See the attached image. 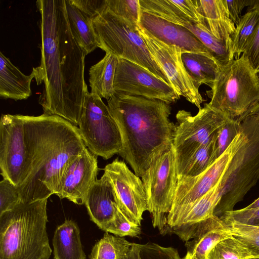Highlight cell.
<instances>
[{
    "mask_svg": "<svg viewBox=\"0 0 259 259\" xmlns=\"http://www.w3.org/2000/svg\"><path fill=\"white\" fill-rule=\"evenodd\" d=\"M184 27L199 40L222 66L234 59L231 53V46L214 36L203 25L190 24Z\"/></svg>",
    "mask_w": 259,
    "mask_h": 259,
    "instance_id": "cell-29",
    "label": "cell"
},
{
    "mask_svg": "<svg viewBox=\"0 0 259 259\" xmlns=\"http://www.w3.org/2000/svg\"><path fill=\"white\" fill-rule=\"evenodd\" d=\"M217 132L210 141L202 145L192 156L188 163L183 176L196 177L202 173L211 165V159Z\"/></svg>",
    "mask_w": 259,
    "mask_h": 259,
    "instance_id": "cell-34",
    "label": "cell"
},
{
    "mask_svg": "<svg viewBox=\"0 0 259 259\" xmlns=\"http://www.w3.org/2000/svg\"><path fill=\"white\" fill-rule=\"evenodd\" d=\"M20 201L17 187L3 179L0 182V214L12 209Z\"/></svg>",
    "mask_w": 259,
    "mask_h": 259,
    "instance_id": "cell-38",
    "label": "cell"
},
{
    "mask_svg": "<svg viewBox=\"0 0 259 259\" xmlns=\"http://www.w3.org/2000/svg\"><path fill=\"white\" fill-rule=\"evenodd\" d=\"M115 215L113 220L102 230L112 233L117 236L139 237L141 234L140 226L130 220L114 203Z\"/></svg>",
    "mask_w": 259,
    "mask_h": 259,
    "instance_id": "cell-37",
    "label": "cell"
},
{
    "mask_svg": "<svg viewBox=\"0 0 259 259\" xmlns=\"http://www.w3.org/2000/svg\"><path fill=\"white\" fill-rule=\"evenodd\" d=\"M81 12L94 20L106 8V0H69Z\"/></svg>",
    "mask_w": 259,
    "mask_h": 259,
    "instance_id": "cell-40",
    "label": "cell"
},
{
    "mask_svg": "<svg viewBox=\"0 0 259 259\" xmlns=\"http://www.w3.org/2000/svg\"><path fill=\"white\" fill-rule=\"evenodd\" d=\"M97 157L86 147L71 158L64 169L56 195L76 204H84L88 191L97 180Z\"/></svg>",
    "mask_w": 259,
    "mask_h": 259,
    "instance_id": "cell-16",
    "label": "cell"
},
{
    "mask_svg": "<svg viewBox=\"0 0 259 259\" xmlns=\"http://www.w3.org/2000/svg\"><path fill=\"white\" fill-rule=\"evenodd\" d=\"M77 127L86 147L97 156L108 159L121 152L118 125L98 95L87 93Z\"/></svg>",
    "mask_w": 259,
    "mask_h": 259,
    "instance_id": "cell-11",
    "label": "cell"
},
{
    "mask_svg": "<svg viewBox=\"0 0 259 259\" xmlns=\"http://www.w3.org/2000/svg\"><path fill=\"white\" fill-rule=\"evenodd\" d=\"M118 58L106 53L102 59L91 67L89 71L91 93L106 100L115 93L114 80Z\"/></svg>",
    "mask_w": 259,
    "mask_h": 259,
    "instance_id": "cell-24",
    "label": "cell"
},
{
    "mask_svg": "<svg viewBox=\"0 0 259 259\" xmlns=\"http://www.w3.org/2000/svg\"><path fill=\"white\" fill-rule=\"evenodd\" d=\"M173 146L178 176H183L190 160L197 150L207 143L216 132L230 119L208 103L192 116L190 112L179 110Z\"/></svg>",
    "mask_w": 259,
    "mask_h": 259,
    "instance_id": "cell-10",
    "label": "cell"
},
{
    "mask_svg": "<svg viewBox=\"0 0 259 259\" xmlns=\"http://www.w3.org/2000/svg\"><path fill=\"white\" fill-rule=\"evenodd\" d=\"M115 202L111 184L107 176L103 174L88 191L84 204L90 220L102 230L114 218Z\"/></svg>",
    "mask_w": 259,
    "mask_h": 259,
    "instance_id": "cell-20",
    "label": "cell"
},
{
    "mask_svg": "<svg viewBox=\"0 0 259 259\" xmlns=\"http://www.w3.org/2000/svg\"><path fill=\"white\" fill-rule=\"evenodd\" d=\"M65 5L68 22L74 37L88 55L99 47L92 20L71 4L69 0H65Z\"/></svg>",
    "mask_w": 259,
    "mask_h": 259,
    "instance_id": "cell-26",
    "label": "cell"
},
{
    "mask_svg": "<svg viewBox=\"0 0 259 259\" xmlns=\"http://www.w3.org/2000/svg\"><path fill=\"white\" fill-rule=\"evenodd\" d=\"M197 1L202 24L216 38L231 46L236 26L230 18L227 0Z\"/></svg>",
    "mask_w": 259,
    "mask_h": 259,
    "instance_id": "cell-21",
    "label": "cell"
},
{
    "mask_svg": "<svg viewBox=\"0 0 259 259\" xmlns=\"http://www.w3.org/2000/svg\"><path fill=\"white\" fill-rule=\"evenodd\" d=\"M107 101L121 137L118 155L142 177L155 155L173 142L177 125L169 118L170 104L116 93Z\"/></svg>",
    "mask_w": 259,
    "mask_h": 259,
    "instance_id": "cell-3",
    "label": "cell"
},
{
    "mask_svg": "<svg viewBox=\"0 0 259 259\" xmlns=\"http://www.w3.org/2000/svg\"><path fill=\"white\" fill-rule=\"evenodd\" d=\"M106 9L138 27L141 10L139 0H106Z\"/></svg>",
    "mask_w": 259,
    "mask_h": 259,
    "instance_id": "cell-35",
    "label": "cell"
},
{
    "mask_svg": "<svg viewBox=\"0 0 259 259\" xmlns=\"http://www.w3.org/2000/svg\"><path fill=\"white\" fill-rule=\"evenodd\" d=\"M185 241L187 252L199 259H206L208 252L220 241L232 235L224 221L213 215L197 223L171 229Z\"/></svg>",
    "mask_w": 259,
    "mask_h": 259,
    "instance_id": "cell-17",
    "label": "cell"
},
{
    "mask_svg": "<svg viewBox=\"0 0 259 259\" xmlns=\"http://www.w3.org/2000/svg\"><path fill=\"white\" fill-rule=\"evenodd\" d=\"M257 73V74H258V76H259V73Z\"/></svg>",
    "mask_w": 259,
    "mask_h": 259,
    "instance_id": "cell-48",
    "label": "cell"
},
{
    "mask_svg": "<svg viewBox=\"0 0 259 259\" xmlns=\"http://www.w3.org/2000/svg\"><path fill=\"white\" fill-rule=\"evenodd\" d=\"M22 117L32 170L17 188L21 201L30 203L56 194L67 162L86 146L78 127L59 116Z\"/></svg>",
    "mask_w": 259,
    "mask_h": 259,
    "instance_id": "cell-2",
    "label": "cell"
},
{
    "mask_svg": "<svg viewBox=\"0 0 259 259\" xmlns=\"http://www.w3.org/2000/svg\"><path fill=\"white\" fill-rule=\"evenodd\" d=\"M124 259H182L177 249L154 243L144 244L132 243Z\"/></svg>",
    "mask_w": 259,
    "mask_h": 259,
    "instance_id": "cell-32",
    "label": "cell"
},
{
    "mask_svg": "<svg viewBox=\"0 0 259 259\" xmlns=\"http://www.w3.org/2000/svg\"><path fill=\"white\" fill-rule=\"evenodd\" d=\"M41 60L33 68L44 89L39 102L44 114L57 115L77 126L89 92L84 77L85 51L72 33L65 0H38Z\"/></svg>",
    "mask_w": 259,
    "mask_h": 259,
    "instance_id": "cell-1",
    "label": "cell"
},
{
    "mask_svg": "<svg viewBox=\"0 0 259 259\" xmlns=\"http://www.w3.org/2000/svg\"><path fill=\"white\" fill-rule=\"evenodd\" d=\"M138 30L152 57L164 72L176 93L201 109L204 100L184 66L182 50L160 41L139 25Z\"/></svg>",
    "mask_w": 259,
    "mask_h": 259,
    "instance_id": "cell-13",
    "label": "cell"
},
{
    "mask_svg": "<svg viewBox=\"0 0 259 259\" xmlns=\"http://www.w3.org/2000/svg\"><path fill=\"white\" fill-rule=\"evenodd\" d=\"M54 259H87L77 224L66 220L55 231L52 240Z\"/></svg>",
    "mask_w": 259,
    "mask_h": 259,
    "instance_id": "cell-23",
    "label": "cell"
},
{
    "mask_svg": "<svg viewBox=\"0 0 259 259\" xmlns=\"http://www.w3.org/2000/svg\"><path fill=\"white\" fill-rule=\"evenodd\" d=\"M249 115L253 116L259 123V103L252 110Z\"/></svg>",
    "mask_w": 259,
    "mask_h": 259,
    "instance_id": "cell-43",
    "label": "cell"
},
{
    "mask_svg": "<svg viewBox=\"0 0 259 259\" xmlns=\"http://www.w3.org/2000/svg\"><path fill=\"white\" fill-rule=\"evenodd\" d=\"M47 201H20L0 214V259H50Z\"/></svg>",
    "mask_w": 259,
    "mask_h": 259,
    "instance_id": "cell-4",
    "label": "cell"
},
{
    "mask_svg": "<svg viewBox=\"0 0 259 259\" xmlns=\"http://www.w3.org/2000/svg\"><path fill=\"white\" fill-rule=\"evenodd\" d=\"M242 131L241 122L229 119L217 132L211 164H213L227 150Z\"/></svg>",
    "mask_w": 259,
    "mask_h": 259,
    "instance_id": "cell-36",
    "label": "cell"
},
{
    "mask_svg": "<svg viewBox=\"0 0 259 259\" xmlns=\"http://www.w3.org/2000/svg\"><path fill=\"white\" fill-rule=\"evenodd\" d=\"M182 259H199L195 257L194 255L191 254V253L187 252L186 254L184 257L182 258Z\"/></svg>",
    "mask_w": 259,
    "mask_h": 259,
    "instance_id": "cell-45",
    "label": "cell"
},
{
    "mask_svg": "<svg viewBox=\"0 0 259 259\" xmlns=\"http://www.w3.org/2000/svg\"><path fill=\"white\" fill-rule=\"evenodd\" d=\"M172 143L165 145L155 155L141 177L153 226L164 235L169 231L166 214L170 209L178 185Z\"/></svg>",
    "mask_w": 259,
    "mask_h": 259,
    "instance_id": "cell-8",
    "label": "cell"
},
{
    "mask_svg": "<svg viewBox=\"0 0 259 259\" xmlns=\"http://www.w3.org/2000/svg\"><path fill=\"white\" fill-rule=\"evenodd\" d=\"M139 25L151 35L185 52L200 53L213 58L207 48L188 29L141 11Z\"/></svg>",
    "mask_w": 259,
    "mask_h": 259,
    "instance_id": "cell-18",
    "label": "cell"
},
{
    "mask_svg": "<svg viewBox=\"0 0 259 259\" xmlns=\"http://www.w3.org/2000/svg\"><path fill=\"white\" fill-rule=\"evenodd\" d=\"M247 259H259V256H258V257H250V258H247Z\"/></svg>",
    "mask_w": 259,
    "mask_h": 259,
    "instance_id": "cell-46",
    "label": "cell"
},
{
    "mask_svg": "<svg viewBox=\"0 0 259 259\" xmlns=\"http://www.w3.org/2000/svg\"><path fill=\"white\" fill-rule=\"evenodd\" d=\"M104 171L111 184L119 209L130 220L141 226L143 213L148 210L142 180L118 157L107 164Z\"/></svg>",
    "mask_w": 259,
    "mask_h": 259,
    "instance_id": "cell-15",
    "label": "cell"
},
{
    "mask_svg": "<svg viewBox=\"0 0 259 259\" xmlns=\"http://www.w3.org/2000/svg\"><path fill=\"white\" fill-rule=\"evenodd\" d=\"M254 256L241 242L231 236L218 242L207 253L206 259H247Z\"/></svg>",
    "mask_w": 259,
    "mask_h": 259,
    "instance_id": "cell-31",
    "label": "cell"
},
{
    "mask_svg": "<svg viewBox=\"0 0 259 259\" xmlns=\"http://www.w3.org/2000/svg\"><path fill=\"white\" fill-rule=\"evenodd\" d=\"M224 223L230 235L243 243L254 256H259V226L236 222Z\"/></svg>",
    "mask_w": 259,
    "mask_h": 259,
    "instance_id": "cell-33",
    "label": "cell"
},
{
    "mask_svg": "<svg viewBox=\"0 0 259 259\" xmlns=\"http://www.w3.org/2000/svg\"><path fill=\"white\" fill-rule=\"evenodd\" d=\"M259 25V0L253 6L248 7L231 36V53L235 59L244 53Z\"/></svg>",
    "mask_w": 259,
    "mask_h": 259,
    "instance_id": "cell-27",
    "label": "cell"
},
{
    "mask_svg": "<svg viewBox=\"0 0 259 259\" xmlns=\"http://www.w3.org/2000/svg\"><path fill=\"white\" fill-rule=\"evenodd\" d=\"M221 180L194 205L181 226L193 224L213 215L214 209L221 197Z\"/></svg>",
    "mask_w": 259,
    "mask_h": 259,
    "instance_id": "cell-30",
    "label": "cell"
},
{
    "mask_svg": "<svg viewBox=\"0 0 259 259\" xmlns=\"http://www.w3.org/2000/svg\"><path fill=\"white\" fill-rule=\"evenodd\" d=\"M35 74L23 73L0 52V97L14 100H25L32 94L30 85Z\"/></svg>",
    "mask_w": 259,
    "mask_h": 259,
    "instance_id": "cell-22",
    "label": "cell"
},
{
    "mask_svg": "<svg viewBox=\"0 0 259 259\" xmlns=\"http://www.w3.org/2000/svg\"><path fill=\"white\" fill-rule=\"evenodd\" d=\"M241 126L246 141L221 179V197L213 211L219 218L233 210L259 180V123L249 115L241 122Z\"/></svg>",
    "mask_w": 259,
    "mask_h": 259,
    "instance_id": "cell-6",
    "label": "cell"
},
{
    "mask_svg": "<svg viewBox=\"0 0 259 259\" xmlns=\"http://www.w3.org/2000/svg\"><path fill=\"white\" fill-rule=\"evenodd\" d=\"M92 23L99 48L143 67L170 84L152 57L138 27L106 9Z\"/></svg>",
    "mask_w": 259,
    "mask_h": 259,
    "instance_id": "cell-7",
    "label": "cell"
},
{
    "mask_svg": "<svg viewBox=\"0 0 259 259\" xmlns=\"http://www.w3.org/2000/svg\"><path fill=\"white\" fill-rule=\"evenodd\" d=\"M257 208H259V197L250 204L245 207L246 209H255Z\"/></svg>",
    "mask_w": 259,
    "mask_h": 259,
    "instance_id": "cell-44",
    "label": "cell"
},
{
    "mask_svg": "<svg viewBox=\"0 0 259 259\" xmlns=\"http://www.w3.org/2000/svg\"><path fill=\"white\" fill-rule=\"evenodd\" d=\"M243 54L257 71L259 69V25Z\"/></svg>",
    "mask_w": 259,
    "mask_h": 259,
    "instance_id": "cell-42",
    "label": "cell"
},
{
    "mask_svg": "<svg viewBox=\"0 0 259 259\" xmlns=\"http://www.w3.org/2000/svg\"><path fill=\"white\" fill-rule=\"evenodd\" d=\"M206 92L208 105L241 122L259 103V76L244 54L222 66Z\"/></svg>",
    "mask_w": 259,
    "mask_h": 259,
    "instance_id": "cell-5",
    "label": "cell"
},
{
    "mask_svg": "<svg viewBox=\"0 0 259 259\" xmlns=\"http://www.w3.org/2000/svg\"><path fill=\"white\" fill-rule=\"evenodd\" d=\"M245 141L246 136L242 130L224 153L202 173L193 177L178 176L177 189L167 215L169 231L181 226L194 205L219 182L233 156Z\"/></svg>",
    "mask_w": 259,
    "mask_h": 259,
    "instance_id": "cell-9",
    "label": "cell"
},
{
    "mask_svg": "<svg viewBox=\"0 0 259 259\" xmlns=\"http://www.w3.org/2000/svg\"><path fill=\"white\" fill-rule=\"evenodd\" d=\"M257 73H259V69L258 70L256 71Z\"/></svg>",
    "mask_w": 259,
    "mask_h": 259,
    "instance_id": "cell-47",
    "label": "cell"
},
{
    "mask_svg": "<svg viewBox=\"0 0 259 259\" xmlns=\"http://www.w3.org/2000/svg\"><path fill=\"white\" fill-rule=\"evenodd\" d=\"M114 89L118 94L157 99L168 104L180 98L168 83L143 67L119 58Z\"/></svg>",
    "mask_w": 259,
    "mask_h": 259,
    "instance_id": "cell-14",
    "label": "cell"
},
{
    "mask_svg": "<svg viewBox=\"0 0 259 259\" xmlns=\"http://www.w3.org/2000/svg\"><path fill=\"white\" fill-rule=\"evenodd\" d=\"M142 12L184 27L202 24L197 0H139Z\"/></svg>",
    "mask_w": 259,
    "mask_h": 259,
    "instance_id": "cell-19",
    "label": "cell"
},
{
    "mask_svg": "<svg viewBox=\"0 0 259 259\" xmlns=\"http://www.w3.org/2000/svg\"><path fill=\"white\" fill-rule=\"evenodd\" d=\"M220 218L224 222H236L259 226V208L233 210L225 213Z\"/></svg>",
    "mask_w": 259,
    "mask_h": 259,
    "instance_id": "cell-39",
    "label": "cell"
},
{
    "mask_svg": "<svg viewBox=\"0 0 259 259\" xmlns=\"http://www.w3.org/2000/svg\"><path fill=\"white\" fill-rule=\"evenodd\" d=\"M184 66L195 87L212 85L222 65L214 58L200 53L185 52L182 55Z\"/></svg>",
    "mask_w": 259,
    "mask_h": 259,
    "instance_id": "cell-25",
    "label": "cell"
},
{
    "mask_svg": "<svg viewBox=\"0 0 259 259\" xmlns=\"http://www.w3.org/2000/svg\"><path fill=\"white\" fill-rule=\"evenodd\" d=\"M132 245L124 238L105 232L93 247L89 257L90 259H124Z\"/></svg>",
    "mask_w": 259,
    "mask_h": 259,
    "instance_id": "cell-28",
    "label": "cell"
},
{
    "mask_svg": "<svg viewBox=\"0 0 259 259\" xmlns=\"http://www.w3.org/2000/svg\"><path fill=\"white\" fill-rule=\"evenodd\" d=\"M257 0H231L227 1L231 20L237 26L242 17L241 13L246 7L253 6Z\"/></svg>",
    "mask_w": 259,
    "mask_h": 259,
    "instance_id": "cell-41",
    "label": "cell"
},
{
    "mask_svg": "<svg viewBox=\"0 0 259 259\" xmlns=\"http://www.w3.org/2000/svg\"><path fill=\"white\" fill-rule=\"evenodd\" d=\"M0 169L4 179L17 187L32 170V158L24 134L22 115L3 114L0 121Z\"/></svg>",
    "mask_w": 259,
    "mask_h": 259,
    "instance_id": "cell-12",
    "label": "cell"
}]
</instances>
